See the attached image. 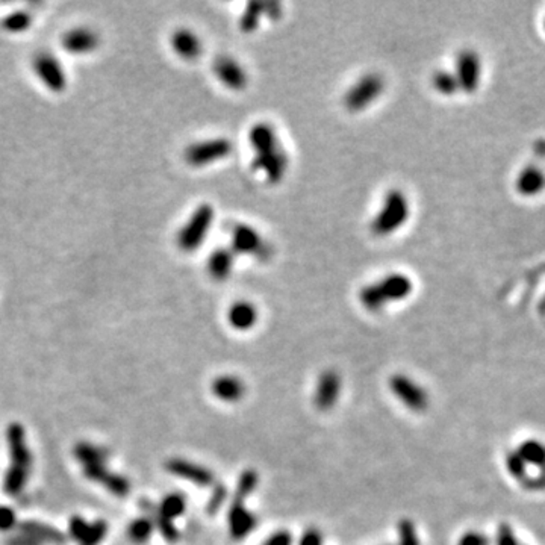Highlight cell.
<instances>
[{
  "label": "cell",
  "mask_w": 545,
  "mask_h": 545,
  "mask_svg": "<svg viewBox=\"0 0 545 545\" xmlns=\"http://www.w3.org/2000/svg\"><path fill=\"white\" fill-rule=\"evenodd\" d=\"M32 21L33 18L28 11H14L2 20V29L8 33H13V35H18V33L28 32L31 29Z\"/></svg>",
  "instance_id": "24"
},
{
  "label": "cell",
  "mask_w": 545,
  "mask_h": 545,
  "mask_svg": "<svg viewBox=\"0 0 545 545\" xmlns=\"http://www.w3.org/2000/svg\"><path fill=\"white\" fill-rule=\"evenodd\" d=\"M229 247L238 256H250L258 260H267L271 256V247L253 226L235 223L231 227Z\"/></svg>",
  "instance_id": "8"
},
{
  "label": "cell",
  "mask_w": 545,
  "mask_h": 545,
  "mask_svg": "<svg viewBox=\"0 0 545 545\" xmlns=\"http://www.w3.org/2000/svg\"><path fill=\"white\" fill-rule=\"evenodd\" d=\"M84 474L88 477V479L94 480V482H101V483H104L106 477L109 475V473L105 468L104 463H96V465H89V467H85Z\"/></svg>",
  "instance_id": "35"
},
{
  "label": "cell",
  "mask_w": 545,
  "mask_h": 545,
  "mask_svg": "<svg viewBox=\"0 0 545 545\" xmlns=\"http://www.w3.org/2000/svg\"><path fill=\"white\" fill-rule=\"evenodd\" d=\"M341 392V378L338 373L334 370L324 371L320 380L316 383V391L314 395V403L321 411H327V409L334 407V404L338 400V395Z\"/></svg>",
  "instance_id": "15"
},
{
  "label": "cell",
  "mask_w": 545,
  "mask_h": 545,
  "mask_svg": "<svg viewBox=\"0 0 545 545\" xmlns=\"http://www.w3.org/2000/svg\"><path fill=\"white\" fill-rule=\"evenodd\" d=\"M170 45L177 58L184 61H196L203 53V43L197 33L189 28H177L170 37Z\"/></svg>",
  "instance_id": "13"
},
{
  "label": "cell",
  "mask_w": 545,
  "mask_h": 545,
  "mask_svg": "<svg viewBox=\"0 0 545 545\" xmlns=\"http://www.w3.org/2000/svg\"><path fill=\"white\" fill-rule=\"evenodd\" d=\"M385 91V79L379 73L362 75L356 82L351 84L343 97V105L348 112H362L370 108Z\"/></svg>",
  "instance_id": "5"
},
{
  "label": "cell",
  "mask_w": 545,
  "mask_h": 545,
  "mask_svg": "<svg viewBox=\"0 0 545 545\" xmlns=\"http://www.w3.org/2000/svg\"><path fill=\"white\" fill-rule=\"evenodd\" d=\"M32 72L40 84L53 94H61L68 87V76L61 60L52 52H38L32 58Z\"/></svg>",
  "instance_id": "6"
},
{
  "label": "cell",
  "mask_w": 545,
  "mask_h": 545,
  "mask_svg": "<svg viewBox=\"0 0 545 545\" xmlns=\"http://www.w3.org/2000/svg\"><path fill=\"white\" fill-rule=\"evenodd\" d=\"M212 73L217 81L233 93L244 91L248 85V75L243 64L229 55H220L212 62Z\"/></svg>",
  "instance_id": "9"
},
{
  "label": "cell",
  "mask_w": 545,
  "mask_h": 545,
  "mask_svg": "<svg viewBox=\"0 0 545 545\" xmlns=\"http://www.w3.org/2000/svg\"><path fill=\"white\" fill-rule=\"evenodd\" d=\"M411 217V203L404 191L391 188L386 191L380 209L370 223V231L374 236L386 238L399 232Z\"/></svg>",
  "instance_id": "3"
},
{
  "label": "cell",
  "mask_w": 545,
  "mask_h": 545,
  "mask_svg": "<svg viewBox=\"0 0 545 545\" xmlns=\"http://www.w3.org/2000/svg\"><path fill=\"white\" fill-rule=\"evenodd\" d=\"M153 533V522L147 518H140L129 526V538L135 544H144L150 539Z\"/></svg>",
  "instance_id": "29"
},
{
  "label": "cell",
  "mask_w": 545,
  "mask_h": 545,
  "mask_svg": "<svg viewBox=\"0 0 545 545\" xmlns=\"http://www.w3.org/2000/svg\"><path fill=\"white\" fill-rule=\"evenodd\" d=\"M6 545H41V544L38 541L33 539V538L28 536V535H23V533H18V535H16V536H11L6 541Z\"/></svg>",
  "instance_id": "40"
},
{
  "label": "cell",
  "mask_w": 545,
  "mask_h": 545,
  "mask_svg": "<svg viewBox=\"0 0 545 545\" xmlns=\"http://www.w3.org/2000/svg\"><path fill=\"white\" fill-rule=\"evenodd\" d=\"M184 512H185V498L179 494L167 495L163 500L161 509H159V514L170 521H173L176 517L182 515Z\"/></svg>",
  "instance_id": "28"
},
{
  "label": "cell",
  "mask_w": 545,
  "mask_h": 545,
  "mask_svg": "<svg viewBox=\"0 0 545 545\" xmlns=\"http://www.w3.org/2000/svg\"><path fill=\"white\" fill-rule=\"evenodd\" d=\"M224 497H226L224 490H223V488H219V490L215 491V494H214V497H212V500H211V503L208 505L209 512H214V510H217V509L221 506Z\"/></svg>",
  "instance_id": "41"
},
{
  "label": "cell",
  "mask_w": 545,
  "mask_h": 545,
  "mask_svg": "<svg viewBox=\"0 0 545 545\" xmlns=\"http://www.w3.org/2000/svg\"><path fill=\"white\" fill-rule=\"evenodd\" d=\"M108 532V526L105 521H97L94 524L88 526L84 538L81 539V545H99V542L105 538Z\"/></svg>",
  "instance_id": "30"
},
{
  "label": "cell",
  "mask_w": 545,
  "mask_h": 545,
  "mask_svg": "<svg viewBox=\"0 0 545 545\" xmlns=\"http://www.w3.org/2000/svg\"><path fill=\"white\" fill-rule=\"evenodd\" d=\"M104 483H105V486L108 488V490L112 494H116L119 497H124L131 490L129 482L124 479L123 475H117V474H111L109 473V475L106 477Z\"/></svg>",
  "instance_id": "31"
},
{
  "label": "cell",
  "mask_w": 545,
  "mask_h": 545,
  "mask_svg": "<svg viewBox=\"0 0 545 545\" xmlns=\"http://www.w3.org/2000/svg\"><path fill=\"white\" fill-rule=\"evenodd\" d=\"M299 545H323L321 533L315 529L304 532L299 541Z\"/></svg>",
  "instance_id": "38"
},
{
  "label": "cell",
  "mask_w": 545,
  "mask_h": 545,
  "mask_svg": "<svg viewBox=\"0 0 545 545\" xmlns=\"http://www.w3.org/2000/svg\"><path fill=\"white\" fill-rule=\"evenodd\" d=\"M227 321L235 331H250L258 323V309L247 300L235 302L227 311Z\"/></svg>",
  "instance_id": "18"
},
{
  "label": "cell",
  "mask_w": 545,
  "mask_h": 545,
  "mask_svg": "<svg viewBox=\"0 0 545 545\" xmlns=\"http://www.w3.org/2000/svg\"><path fill=\"white\" fill-rule=\"evenodd\" d=\"M399 533H400L399 545H419L415 527L411 521L403 519L399 524Z\"/></svg>",
  "instance_id": "33"
},
{
  "label": "cell",
  "mask_w": 545,
  "mask_h": 545,
  "mask_svg": "<svg viewBox=\"0 0 545 545\" xmlns=\"http://www.w3.org/2000/svg\"><path fill=\"white\" fill-rule=\"evenodd\" d=\"M215 220V209L211 203H202L189 214L188 220L179 227L176 246L184 253H194L204 244Z\"/></svg>",
  "instance_id": "4"
},
{
  "label": "cell",
  "mask_w": 545,
  "mask_h": 545,
  "mask_svg": "<svg viewBox=\"0 0 545 545\" xmlns=\"http://www.w3.org/2000/svg\"><path fill=\"white\" fill-rule=\"evenodd\" d=\"M16 524V514L6 506H0V530H9Z\"/></svg>",
  "instance_id": "37"
},
{
  "label": "cell",
  "mask_w": 545,
  "mask_h": 545,
  "mask_svg": "<svg viewBox=\"0 0 545 545\" xmlns=\"http://www.w3.org/2000/svg\"><path fill=\"white\" fill-rule=\"evenodd\" d=\"M75 454L79 462H82L85 467H89V465H96V463H104L106 453L105 450H101L96 446L91 444H79L75 448Z\"/></svg>",
  "instance_id": "27"
},
{
  "label": "cell",
  "mask_w": 545,
  "mask_h": 545,
  "mask_svg": "<svg viewBox=\"0 0 545 545\" xmlns=\"http://www.w3.org/2000/svg\"><path fill=\"white\" fill-rule=\"evenodd\" d=\"M167 470L177 477H184L189 482L197 483L199 486H209L214 482V475L209 470L184 459L170 461L167 463Z\"/></svg>",
  "instance_id": "17"
},
{
  "label": "cell",
  "mask_w": 545,
  "mask_h": 545,
  "mask_svg": "<svg viewBox=\"0 0 545 545\" xmlns=\"http://www.w3.org/2000/svg\"><path fill=\"white\" fill-rule=\"evenodd\" d=\"M390 386L397 399H399L409 409H412V411L423 412L427 407L429 404L427 392L418 383L406 378L404 374H395V376L390 380Z\"/></svg>",
  "instance_id": "11"
},
{
  "label": "cell",
  "mask_w": 545,
  "mask_h": 545,
  "mask_svg": "<svg viewBox=\"0 0 545 545\" xmlns=\"http://www.w3.org/2000/svg\"><path fill=\"white\" fill-rule=\"evenodd\" d=\"M544 184H545L544 175L538 168L530 167V168H526L524 172L519 175L517 187H518V191L522 192V194L532 196L535 194V192H538L544 187Z\"/></svg>",
  "instance_id": "23"
},
{
  "label": "cell",
  "mask_w": 545,
  "mask_h": 545,
  "mask_svg": "<svg viewBox=\"0 0 545 545\" xmlns=\"http://www.w3.org/2000/svg\"><path fill=\"white\" fill-rule=\"evenodd\" d=\"M88 526H89V524H87V521H85L84 518H79V517L72 518V521H70V535H72L76 541L81 542V539L84 538V535H85V532H87Z\"/></svg>",
  "instance_id": "36"
},
{
  "label": "cell",
  "mask_w": 545,
  "mask_h": 545,
  "mask_svg": "<svg viewBox=\"0 0 545 545\" xmlns=\"http://www.w3.org/2000/svg\"><path fill=\"white\" fill-rule=\"evenodd\" d=\"M233 150V144L226 136L191 143L184 150L185 163L192 168H203L223 161Z\"/></svg>",
  "instance_id": "7"
},
{
  "label": "cell",
  "mask_w": 545,
  "mask_h": 545,
  "mask_svg": "<svg viewBox=\"0 0 545 545\" xmlns=\"http://www.w3.org/2000/svg\"><path fill=\"white\" fill-rule=\"evenodd\" d=\"M248 144L252 149V168L260 173L268 184H280L288 172L290 159L272 124L255 123L248 131Z\"/></svg>",
  "instance_id": "1"
},
{
  "label": "cell",
  "mask_w": 545,
  "mask_h": 545,
  "mask_svg": "<svg viewBox=\"0 0 545 545\" xmlns=\"http://www.w3.org/2000/svg\"><path fill=\"white\" fill-rule=\"evenodd\" d=\"M264 17H267V4L250 2L246 5L240 20H238V28L244 33H252L259 28L260 20Z\"/></svg>",
  "instance_id": "22"
},
{
  "label": "cell",
  "mask_w": 545,
  "mask_h": 545,
  "mask_svg": "<svg viewBox=\"0 0 545 545\" xmlns=\"http://www.w3.org/2000/svg\"><path fill=\"white\" fill-rule=\"evenodd\" d=\"M28 480V470L20 467H11L5 475V491L9 495H17L25 488Z\"/></svg>",
  "instance_id": "26"
},
{
  "label": "cell",
  "mask_w": 545,
  "mask_h": 545,
  "mask_svg": "<svg viewBox=\"0 0 545 545\" xmlns=\"http://www.w3.org/2000/svg\"><path fill=\"white\" fill-rule=\"evenodd\" d=\"M62 49L75 56H87L94 53L100 45L99 33L89 26H76L68 29L61 38Z\"/></svg>",
  "instance_id": "10"
},
{
  "label": "cell",
  "mask_w": 545,
  "mask_h": 545,
  "mask_svg": "<svg viewBox=\"0 0 545 545\" xmlns=\"http://www.w3.org/2000/svg\"><path fill=\"white\" fill-rule=\"evenodd\" d=\"M256 485H258V474L255 471H246L240 477V482H238L235 495H240V497L246 498L250 492L255 490Z\"/></svg>",
  "instance_id": "32"
},
{
  "label": "cell",
  "mask_w": 545,
  "mask_h": 545,
  "mask_svg": "<svg viewBox=\"0 0 545 545\" xmlns=\"http://www.w3.org/2000/svg\"><path fill=\"white\" fill-rule=\"evenodd\" d=\"M430 82L434 89L441 96H453L454 93H458L459 91L456 76H454L453 72H448V70H436L434 75H431Z\"/></svg>",
  "instance_id": "25"
},
{
  "label": "cell",
  "mask_w": 545,
  "mask_h": 545,
  "mask_svg": "<svg viewBox=\"0 0 545 545\" xmlns=\"http://www.w3.org/2000/svg\"><path fill=\"white\" fill-rule=\"evenodd\" d=\"M256 526V518L244 507V497L235 495L229 512V529L235 539L246 538Z\"/></svg>",
  "instance_id": "16"
},
{
  "label": "cell",
  "mask_w": 545,
  "mask_h": 545,
  "mask_svg": "<svg viewBox=\"0 0 545 545\" xmlns=\"http://www.w3.org/2000/svg\"><path fill=\"white\" fill-rule=\"evenodd\" d=\"M414 291V282L404 272L392 271L378 282L368 283L359 290V303L370 312L382 311L386 304L402 302Z\"/></svg>",
  "instance_id": "2"
},
{
  "label": "cell",
  "mask_w": 545,
  "mask_h": 545,
  "mask_svg": "<svg viewBox=\"0 0 545 545\" xmlns=\"http://www.w3.org/2000/svg\"><path fill=\"white\" fill-rule=\"evenodd\" d=\"M156 526L167 541H176L179 538L177 529L173 526V522L164 518L161 514H156Z\"/></svg>",
  "instance_id": "34"
},
{
  "label": "cell",
  "mask_w": 545,
  "mask_h": 545,
  "mask_svg": "<svg viewBox=\"0 0 545 545\" xmlns=\"http://www.w3.org/2000/svg\"><path fill=\"white\" fill-rule=\"evenodd\" d=\"M454 76L463 93H474L480 82V60L474 50H462L454 64Z\"/></svg>",
  "instance_id": "12"
},
{
  "label": "cell",
  "mask_w": 545,
  "mask_h": 545,
  "mask_svg": "<svg viewBox=\"0 0 545 545\" xmlns=\"http://www.w3.org/2000/svg\"><path fill=\"white\" fill-rule=\"evenodd\" d=\"M236 255L231 247H217L214 248L207 260V271L212 280L224 282L232 276L235 268Z\"/></svg>",
  "instance_id": "14"
},
{
  "label": "cell",
  "mask_w": 545,
  "mask_h": 545,
  "mask_svg": "<svg viewBox=\"0 0 545 545\" xmlns=\"http://www.w3.org/2000/svg\"><path fill=\"white\" fill-rule=\"evenodd\" d=\"M459 545H483V538L479 535H475V533H473V535L463 536L462 541L459 542Z\"/></svg>",
  "instance_id": "42"
},
{
  "label": "cell",
  "mask_w": 545,
  "mask_h": 545,
  "mask_svg": "<svg viewBox=\"0 0 545 545\" xmlns=\"http://www.w3.org/2000/svg\"><path fill=\"white\" fill-rule=\"evenodd\" d=\"M291 544H292V536L290 535L288 532H285V530L276 532L275 535H271V536L264 542V545H291Z\"/></svg>",
  "instance_id": "39"
},
{
  "label": "cell",
  "mask_w": 545,
  "mask_h": 545,
  "mask_svg": "<svg viewBox=\"0 0 545 545\" xmlns=\"http://www.w3.org/2000/svg\"><path fill=\"white\" fill-rule=\"evenodd\" d=\"M20 533H23V535H28L31 538H33L35 541H38L40 544L41 542H50V544H62L65 541L64 535H61V533L50 527V526H45V524H41V522H37V521H26L23 522V524L20 526Z\"/></svg>",
  "instance_id": "21"
},
{
  "label": "cell",
  "mask_w": 545,
  "mask_h": 545,
  "mask_svg": "<svg viewBox=\"0 0 545 545\" xmlns=\"http://www.w3.org/2000/svg\"><path fill=\"white\" fill-rule=\"evenodd\" d=\"M212 392L223 402H238L246 392L244 383L233 376H221L212 383Z\"/></svg>",
  "instance_id": "20"
},
{
  "label": "cell",
  "mask_w": 545,
  "mask_h": 545,
  "mask_svg": "<svg viewBox=\"0 0 545 545\" xmlns=\"http://www.w3.org/2000/svg\"><path fill=\"white\" fill-rule=\"evenodd\" d=\"M25 430L20 424H13L8 429V442L11 450V458L14 461V467L29 470L31 453L26 446Z\"/></svg>",
  "instance_id": "19"
}]
</instances>
